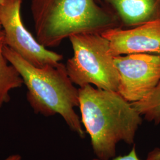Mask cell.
Here are the masks:
<instances>
[{
	"label": "cell",
	"mask_w": 160,
	"mask_h": 160,
	"mask_svg": "<svg viewBox=\"0 0 160 160\" xmlns=\"http://www.w3.org/2000/svg\"><path fill=\"white\" fill-rule=\"evenodd\" d=\"M81 123L97 158L109 160L121 141L132 145L142 123V116L117 92L86 85L78 89Z\"/></svg>",
	"instance_id": "1"
},
{
	"label": "cell",
	"mask_w": 160,
	"mask_h": 160,
	"mask_svg": "<svg viewBox=\"0 0 160 160\" xmlns=\"http://www.w3.org/2000/svg\"><path fill=\"white\" fill-rule=\"evenodd\" d=\"M7 59L17 69L26 86L27 99L36 114L46 117L59 114L72 131L85 137L81 121L74 108L79 107V92L70 80L65 65L33 66L8 46H4Z\"/></svg>",
	"instance_id": "2"
},
{
	"label": "cell",
	"mask_w": 160,
	"mask_h": 160,
	"mask_svg": "<svg viewBox=\"0 0 160 160\" xmlns=\"http://www.w3.org/2000/svg\"><path fill=\"white\" fill-rule=\"evenodd\" d=\"M30 9L36 39L46 48L75 34L120 28L114 14L96 0H32Z\"/></svg>",
	"instance_id": "3"
},
{
	"label": "cell",
	"mask_w": 160,
	"mask_h": 160,
	"mask_svg": "<svg viewBox=\"0 0 160 160\" xmlns=\"http://www.w3.org/2000/svg\"><path fill=\"white\" fill-rule=\"evenodd\" d=\"M74 51L65 67L71 81L80 87L118 92L119 75L109 40L100 33H81L69 38Z\"/></svg>",
	"instance_id": "4"
},
{
	"label": "cell",
	"mask_w": 160,
	"mask_h": 160,
	"mask_svg": "<svg viewBox=\"0 0 160 160\" xmlns=\"http://www.w3.org/2000/svg\"><path fill=\"white\" fill-rule=\"evenodd\" d=\"M23 1L5 0L0 5V23L6 46L37 67L59 63L63 56L42 45L24 26L21 17Z\"/></svg>",
	"instance_id": "5"
},
{
	"label": "cell",
	"mask_w": 160,
	"mask_h": 160,
	"mask_svg": "<svg viewBox=\"0 0 160 160\" xmlns=\"http://www.w3.org/2000/svg\"><path fill=\"white\" fill-rule=\"evenodd\" d=\"M119 75L118 92L130 103L139 102L160 81V56L134 53L114 57Z\"/></svg>",
	"instance_id": "6"
},
{
	"label": "cell",
	"mask_w": 160,
	"mask_h": 160,
	"mask_svg": "<svg viewBox=\"0 0 160 160\" xmlns=\"http://www.w3.org/2000/svg\"><path fill=\"white\" fill-rule=\"evenodd\" d=\"M102 35L109 40L113 57L134 53L160 56V20L130 29H110Z\"/></svg>",
	"instance_id": "7"
},
{
	"label": "cell",
	"mask_w": 160,
	"mask_h": 160,
	"mask_svg": "<svg viewBox=\"0 0 160 160\" xmlns=\"http://www.w3.org/2000/svg\"><path fill=\"white\" fill-rule=\"evenodd\" d=\"M113 14L120 28L130 29L160 20V0H96Z\"/></svg>",
	"instance_id": "8"
},
{
	"label": "cell",
	"mask_w": 160,
	"mask_h": 160,
	"mask_svg": "<svg viewBox=\"0 0 160 160\" xmlns=\"http://www.w3.org/2000/svg\"><path fill=\"white\" fill-rule=\"evenodd\" d=\"M4 33L0 32V108L10 100V92L12 90L21 87L23 78L13 65L9 62L4 54Z\"/></svg>",
	"instance_id": "9"
},
{
	"label": "cell",
	"mask_w": 160,
	"mask_h": 160,
	"mask_svg": "<svg viewBox=\"0 0 160 160\" xmlns=\"http://www.w3.org/2000/svg\"><path fill=\"white\" fill-rule=\"evenodd\" d=\"M144 119L155 125L160 123V81L148 96L142 100L131 103Z\"/></svg>",
	"instance_id": "10"
},
{
	"label": "cell",
	"mask_w": 160,
	"mask_h": 160,
	"mask_svg": "<svg viewBox=\"0 0 160 160\" xmlns=\"http://www.w3.org/2000/svg\"><path fill=\"white\" fill-rule=\"evenodd\" d=\"M92 160H103L96 158ZM141 160L139 157H138L137 152H136V148H135V145H134L133 148L132 149L131 152L128 154L123 155V156H119L118 157L113 158L112 160Z\"/></svg>",
	"instance_id": "11"
},
{
	"label": "cell",
	"mask_w": 160,
	"mask_h": 160,
	"mask_svg": "<svg viewBox=\"0 0 160 160\" xmlns=\"http://www.w3.org/2000/svg\"><path fill=\"white\" fill-rule=\"evenodd\" d=\"M145 160H160V148H156L149 152Z\"/></svg>",
	"instance_id": "12"
},
{
	"label": "cell",
	"mask_w": 160,
	"mask_h": 160,
	"mask_svg": "<svg viewBox=\"0 0 160 160\" xmlns=\"http://www.w3.org/2000/svg\"><path fill=\"white\" fill-rule=\"evenodd\" d=\"M4 160H22V157L20 155H12L8 157L7 158H6V159Z\"/></svg>",
	"instance_id": "13"
},
{
	"label": "cell",
	"mask_w": 160,
	"mask_h": 160,
	"mask_svg": "<svg viewBox=\"0 0 160 160\" xmlns=\"http://www.w3.org/2000/svg\"><path fill=\"white\" fill-rule=\"evenodd\" d=\"M4 1H5V0H0V5L2 4L4 2Z\"/></svg>",
	"instance_id": "14"
},
{
	"label": "cell",
	"mask_w": 160,
	"mask_h": 160,
	"mask_svg": "<svg viewBox=\"0 0 160 160\" xmlns=\"http://www.w3.org/2000/svg\"><path fill=\"white\" fill-rule=\"evenodd\" d=\"M2 28L1 24V23H0V32H1V31H2Z\"/></svg>",
	"instance_id": "15"
}]
</instances>
